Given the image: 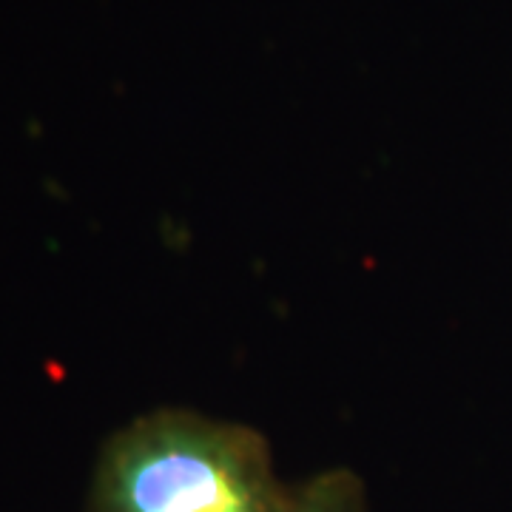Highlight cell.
Segmentation results:
<instances>
[{"label": "cell", "instance_id": "cell-1", "mask_svg": "<svg viewBox=\"0 0 512 512\" xmlns=\"http://www.w3.org/2000/svg\"><path fill=\"white\" fill-rule=\"evenodd\" d=\"M296 490L265 439L191 410H157L111 436L94 473V512H291Z\"/></svg>", "mask_w": 512, "mask_h": 512}, {"label": "cell", "instance_id": "cell-2", "mask_svg": "<svg viewBox=\"0 0 512 512\" xmlns=\"http://www.w3.org/2000/svg\"><path fill=\"white\" fill-rule=\"evenodd\" d=\"M291 512H367L365 487L350 470H328L296 490Z\"/></svg>", "mask_w": 512, "mask_h": 512}]
</instances>
